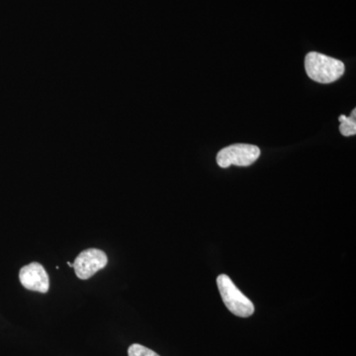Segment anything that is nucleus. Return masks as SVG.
Segmentation results:
<instances>
[{"label":"nucleus","instance_id":"obj_7","mask_svg":"<svg viewBox=\"0 0 356 356\" xmlns=\"http://www.w3.org/2000/svg\"><path fill=\"white\" fill-rule=\"evenodd\" d=\"M129 356H159L158 353L154 350H149L146 346H140V344L134 343L129 348Z\"/></svg>","mask_w":356,"mask_h":356},{"label":"nucleus","instance_id":"obj_3","mask_svg":"<svg viewBox=\"0 0 356 356\" xmlns=\"http://www.w3.org/2000/svg\"><path fill=\"white\" fill-rule=\"evenodd\" d=\"M261 156L259 147L248 144L232 145L221 149L217 154V163L220 168H228L231 165L250 166Z\"/></svg>","mask_w":356,"mask_h":356},{"label":"nucleus","instance_id":"obj_5","mask_svg":"<svg viewBox=\"0 0 356 356\" xmlns=\"http://www.w3.org/2000/svg\"><path fill=\"white\" fill-rule=\"evenodd\" d=\"M19 280L22 286L27 290L47 293L50 288L48 273L42 264L32 262L20 269Z\"/></svg>","mask_w":356,"mask_h":356},{"label":"nucleus","instance_id":"obj_6","mask_svg":"<svg viewBox=\"0 0 356 356\" xmlns=\"http://www.w3.org/2000/svg\"><path fill=\"white\" fill-rule=\"evenodd\" d=\"M341 122L339 131L344 137L356 135V109H353L350 117L341 115L339 118Z\"/></svg>","mask_w":356,"mask_h":356},{"label":"nucleus","instance_id":"obj_2","mask_svg":"<svg viewBox=\"0 0 356 356\" xmlns=\"http://www.w3.org/2000/svg\"><path fill=\"white\" fill-rule=\"evenodd\" d=\"M217 285L225 306L238 317H250L254 313L252 302L243 294L226 274L217 277Z\"/></svg>","mask_w":356,"mask_h":356},{"label":"nucleus","instance_id":"obj_1","mask_svg":"<svg viewBox=\"0 0 356 356\" xmlns=\"http://www.w3.org/2000/svg\"><path fill=\"white\" fill-rule=\"evenodd\" d=\"M305 70L312 81L318 83H332L343 76L346 65L337 58L311 51L305 58Z\"/></svg>","mask_w":356,"mask_h":356},{"label":"nucleus","instance_id":"obj_4","mask_svg":"<svg viewBox=\"0 0 356 356\" xmlns=\"http://www.w3.org/2000/svg\"><path fill=\"white\" fill-rule=\"evenodd\" d=\"M108 264L106 254L98 248H88L77 255L72 264L77 277L81 280H89Z\"/></svg>","mask_w":356,"mask_h":356},{"label":"nucleus","instance_id":"obj_8","mask_svg":"<svg viewBox=\"0 0 356 356\" xmlns=\"http://www.w3.org/2000/svg\"><path fill=\"white\" fill-rule=\"evenodd\" d=\"M67 264H69L70 266H72V262H67Z\"/></svg>","mask_w":356,"mask_h":356}]
</instances>
